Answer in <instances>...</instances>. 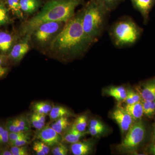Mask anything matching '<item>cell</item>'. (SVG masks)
Here are the masks:
<instances>
[{
  "instance_id": "cell-36",
  "label": "cell",
  "mask_w": 155,
  "mask_h": 155,
  "mask_svg": "<svg viewBox=\"0 0 155 155\" xmlns=\"http://www.w3.org/2000/svg\"><path fill=\"white\" fill-rule=\"evenodd\" d=\"M89 127H95V128H104V126L101 122L97 119H92L90 122Z\"/></svg>"
},
{
  "instance_id": "cell-2",
  "label": "cell",
  "mask_w": 155,
  "mask_h": 155,
  "mask_svg": "<svg viewBox=\"0 0 155 155\" xmlns=\"http://www.w3.org/2000/svg\"><path fill=\"white\" fill-rule=\"evenodd\" d=\"M84 0H49L41 11L23 22L19 29V37L31 36L34 31L45 22H61L66 23L75 15L78 6Z\"/></svg>"
},
{
  "instance_id": "cell-17",
  "label": "cell",
  "mask_w": 155,
  "mask_h": 155,
  "mask_svg": "<svg viewBox=\"0 0 155 155\" xmlns=\"http://www.w3.org/2000/svg\"><path fill=\"white\" fill-rule=\"evenodd\" d=\"M51 127L61 136L72 124L69 121V117H63L56 119Z\"/></svg>"
},
{
  "instance_id": "cell-29",
  "label": "cell",
  "mask_w": 155,
  "mask_h": 155,
  "mask_svg": "<svg viewBox=\"0 0 155 155\" xmlns=\"http://www.w3.org/2000/svg\"><path fill=\"white\" fill-rule=\"evenodd\" d=\"M30 131H19L17 132H10L9 134V143L23 137H29Z\"/></svg>"
},
{
  "instance_id": "cell-23",
  "label": "cell",
  "mask_w": 155,
  "mask_h": 155,
  "mask_svg": "<svg viewBox=\"0 0 155 155\" xmlns=\"http://www.w3.org/2000/svg\"><path fill=\"white\" fill-rule=\"evenodd\" d=\"M53 106L50 103L46 102H39L34 104L32 106L33 112L42 115H49Z\"/></svg>"
},
{
  "instance_id": "cell-13",
  "label": "cell",
  "mask_w": 155,
  "mask_h": 155,
  "mask_svg": "<svg viewBox=\"0 0 155 155\" xmlns=\"http://www.w3.org/2000/svg\"><path fill=\"white\" fill-rule=\"evenodd\" d=\"M139 94L143 101H155V78L143 84Z\"/></svg>"
},
{
  "instance_id": "cell-28",
  "label": "cell",
  "mask_w": 155,
  "mask_h": 155,
  "mask_svg": "<svg viewBox=\"0 0 155 155\" xmlns=\"http://www.w3.org/2000/svg\"><path fill=\"white\" fill-rule=\"evenodd\" d=\"M15 119L20 131H30V124L25 116H20L15 118Z\"/></svg>"
},
{
  "instance_id": "cell-6",
  "label": "cell",
  "mask_w": 155,
  "mask_h": 155,
  "mask_svg": "<svg viewBox=\"0 0 155 155\" xmlns=\"http://www.w3.org/2000/svg\"><path fill=\"white\" fill-rule=\"evenodd\" d=\"M65 24V22H45L34 31L31 37L34 41L41 46L49 45Z\"/></svg>"
},
{
  "instance_id": "cell-12",
  "label": "cell",
  "mask_w": 155,
  "mask_h": 155,
  "mask_svg": "<svg viewBox=\"0 0 155 155\" xmlns=\"http://www.w3.org/2000/svg\"><path fill=\"white\" fill-rule=\"evenodd\" d=\"M87 133V131L81 132L78 131L72 124L62 135V141L71 144L75 143Z\"/></svg>"
},
{
  "instance_id": "cell-9",
  "label": "cell",
  "mask_w": 155,
  "mask_h": 155,
  "mask_svg": "<svg viewBox=\"0 0 155 155\" xmlns=\"http://www.w3.org/2000/svg\"><path fill=\"white\" fill-rule=\"evenodd\" d=\"M112 119L117 123L122 133L127 132L133 124L134 120L124 108L118 107L112 113Z\"/></svg>"
},
{
  "instance_id": "cell-37",
  "label": "cell",
  "mask_w": 155,
  "mask_h": 155,
  "mask_svg": "<svg viewBox=\"0 0 155 155\" xmlns=\"http://www.w3.org/2000/svg\"><path fill=\"white\" fill-rule=\"evenodd\" d=\"M0 155H12L10 148L6 146L0 147Z\"/></svg>"
},
{
  "instance_id": "cell-42",
  "label": "cell",
  "mask_w": 155,
  "mask_h": 155,
  "mask_svg": "<svg viewBox=\"0 0 155 155\" xmlns=\"http://www.w3.org/2000/svg\"><path fill=\"white\" fill-rule=\"evenodd\" d=\"M5 125L4 126V125L0 124V137H1V136H2V134L3 132H4V131L5 130Z\"/></svg>"
},
{
  "instance_id": "cell-10",
  "label": "cell",
  "mask_w": 155,
  "mask_h": 155,
  "mask_svg": "<svg viewBox=\"0 0 155 155\" xmlns=\"http://www.w3.org/2000/svg\"><path fill=\"white\" fill-rule=\"evenodd\" d=\"M135 10L141 14L143 24L146 25L149 20L150 14L155 5V0H130Z\"/></svg>"
},
{
  "instance_id": "cell-38",
  "label": "cell",
  "mask_w": 155,
  "mask_h": 155,
  "mask_svg": "<svg viewBox=\"0 0 155 155\" xmlns=\"http://www.w3.org/2000/svg\"><path fill=\"white\" fill-rule=\"evenodd\" d=\"M33 150L35 152V153H36V155H45L44 153L41 151V150L39 148L36 146L35 145L33 144Z\"/></svg>"
},
{
  "instance_id": "cell-24",
  "label": "cell",
  "mask_w": 155,
  "mask_h": 155,
  "mask_svg": "<svg viewBox=\"0 0 155 155\" xmlns=\"http://www.w3.org/2000/svg\"><path fill=\"white\" fill-rule=\"evenodd\" d=\"M144 115L148 118H152L155 114V101H141Z\"/></svg>"
},
{
  "instance_id": "cell-5",
  "label": "cell",
  "mask_w": 155,
  "mask_h": 155,
  "mask_svg": "<svg viewBox=\"0 0 155 155\" xmlns=\"http://www.w3.org/2000/svg\"><path fill=\"white\" fill-rule=\"evenodd\" d=\"M145 134V127L141 120L134 122L122 143L117 147L118 150L123 153L134 152L143 141Z\"/></svg>"
},
{
  "instance_id": "cell-4",
  "label": "cell",
  "mask_w": 155,
  "mask_h": 155,
  "mask_svg": "<svg viewBox=\"0 0 155 155\" xmlns=\"http://www.w3.org/2000/svg\"><path fill=\"white\" fill-rule=\"evenodd\" d=\"M143 29L129 16H123L114 22L109 29L113 44L119 48L135 44L142 34Z\"/></svg>"
},
{
  "instance_id": "cell-19",
  "label": "cell",
  "mask_w": 155,
  "mask_h": 155,
  "mask_svg": "<svg viewBox=\"0 0 155 155\" xmlns=\"http://www.w3.org/2000/svg\"><path fill=\"white\" fill-rule=\"evenodd\" d=\"M49 116L50 120L54 121L61 117L72 116V114L67 108L62 106H53Z\"/></svg>"
},
{
  "instance_id": "cell-41",
  "label": "cell",
  "mask_w": 155,
  "mask_h": 155,
  "mask_svg": "<svg viewBox=\"0 0 155 155\" xmlns=\"http://www.w3.org/2000/svg\"><path fill=\"white\" fill-rule=\"evenodd\" d=\"M153 142V143L152 145L151 146L150 148V151L151 153L153 155H155V140Z\"/></svg>"
},
{
  "instance_id": "cell-30",
  "label": "cell",
  "mask_w": 155,
  "mask_h": 155,
  "mask_svg": "<svg viewBox=\"0 0 155 155\" xmlns=\"http://www.w3.org/2000/svg\"><path fill=\"white\" fill-rule=\"evenodd\" d=\"M68 152L67 147L61 142L54 146L51 150L52 154L54 155H66Z\"/></svg>"
},
{
  "instance_id": "cell-34",
  "label": "cell",
  "mask_w": 155,
  "mask_h": 155,
  "mask_svg": "<svg viewBox=\"0 0 155 155\" xmlns=\"http://www.w3.org/2000/svg\"><path fill=\"white\" fill-rule=\"evenodd\" d=\"M33 144L38 147L40 149L45 153V155L48 154L49 153L50 151V147L43 142L38 140V141L35 142Z\"/></svg>"
},
{
  "instance_id": "cell-8",
  "label": "cell",
  "mask_w": 155,
  "mask_h": 155,
  "mask_svg": "<svg viewBox=\"0 0 155 155\" xmlns=\"http://www.w3.org/2000/svg\"><path fill=\"white\" fill-rule=\"evenodd\" d=\"M35 137L49 147L55 146L62 142V136L49 125H45L43 128L38 130Z\"/></svg>"
},
{
  "instance_id": "cell-40",
  "label": "cell",
  "mask_w": 155,
  "mask_h": 155,
  "mask_svg": "<svg viewBox=\"0 0 155 155\" xmlns=\"http://www.w3.org/2000/svg\"><path fill=\"white\" fill-rule=\"evenodd\" d=\"M5 55L0 54V66H3L5 63Z\"/></svg>"
},
{
  "instance_id": "cell-44",
  "label": "cell",
  "mask_w": 155,
  "mask_h": 155,
  "mask_svg": "<svg viewBox=\"0 0 155 155\" xmlns=\"http://www.w3.org/2000/svg\"><path fill=\"white\" fill-rule=\"evenodd\" d=\"M4 1H5V0H4Z\"/></svg>"
},
{
  "instance_id": "cell-11",
  "label": "cell",
  "mask_w": 155,
  "mask_h": 155,
  "mask_svg": "<svg viewBox=\"0 0 155 155\" xmlns=\"http://www.w3.org/2000/svg\"><path fill=\"white\" fill-rule=\"evenodd\" d=\"M15 38L11 34L0 31V54L6 55L8 54L14 45Z\"/></svg>"
},
{
  "instance_id": "cell-21",
  "label": "cell",
  "mask_w": 155,
  "mask_h": 155,
  "mask_svg": "<svg viewBox=\"0 0 155 155\" xmlns=\"http://www.w3.org/2000/svg\"><path fill=\"white\" fill-rule=\"evenodd\" d=\"M5 2L9 11L13 15L19 19H23V12L21 10L19 0H5Z\"/></svg>"
},
{
  "instance_id": "cell-16",
  "label": "cell",
  "mask_w": 155,
  "mask_h": 155,
  "mask_svg": "<svg viewBox=\"0 0 155 155\" xmlns=\"http://www.w3.org/2000/svg\"><path fill=\"white\" fill-rule=\"evenodd\" d=\"M124 109L135 122L140 120L144 115L141 101L132 104H127Z\"/></svg>"
},
{
  "instance_id": "cell-26",
  "label": "cell",
  "mask_w": 155,
  "mask_h": 155,
  "mask_svg": "<svg viewBox=\"0 0 155 155\" xmlns=\"http://www.w3.org/2000/svg\"><path fill=\"white\" fill-rule=\"evenodd\" d=\"M98 2L102 5L108 11H111L115 10L121 3L125 0H96Z\"/></svg>"
},
{
  "instance_id": "cell-20",
  "label": "cell",
  "mask_w": 155,
  "mask_h": 155,
  "mask_svg": "<svg viewBox=\"0 0 155 155\" xmlns=\"http://www.w3.org/2000/svg\"><path fill=\"white\" fill-rule=\"evenodd\" d=\"M46 116L33 113L29 118V124L37 130H40L45 126Z\"/></svg>"
},
{
  "instance_id": "cell-1",
  "label": "cell",
  "mask_w": 155,
  "mask_h": 155,
  "mask_svg": "<svg viewBox=\"0 0 155 155\" xmlns=\"http://www.w3.org/2000/svg\"><path fill=\"white\" fill-rule=\"evenodd\" d=\"M82 14L81 9L65 23L49 45L52 53L64 59H73L83 55L94 44L83 30Z\"/></svg>"
},
{
  "instance_id": "cell-25",
  "label": "cell",
  "mask_w": 155,
  "mask_h": 155,
  "mask_svg": "<svg viewBox=\"0 0 155 155\" xmlns=\"http://www.w3.org/2000/svg\"><path fill=\"white\" fill-rule=\"evenodd\" d=\"M87 117L86 115H82L76 118L72 124L73 127L80 132H85L87 126Z\"/></svg>"
},
{
  "instance_id": "cell-3",
  "label": "cell",
  "mask_w": 155,
  "mask_h": 155,
  "mask_svg": "<svg viewBox=\"0 0 155 155\" xmlns=\"http://www.w3.org/2000/svg\"><path fill=\"white\" fill-rule=\"evenodd\" d=\"M82 9L83 30L94 44L107 28L110 12L96 0H90Z\"/></svg>"
},
{
  "instance_id": "cell-33",
  "label": "cell",
  "mask_w": 155,
  "mask_h": 155,
  "mask_svg": "<svg viewBox=\"0 0 155 155\" xmlns=\"http://www.w3.org/2000/svg\"><path fill=\"white\" fill-rule=\"evenodd\" d=\"M29 139H30L29 137H23V138L19 139L15 141L9 143L8 145L9 146H23L27 144Z\"/></svg>"
},
{
  "instance_id": "cell-7",
  "label": "cell",
  "mask_w": 155,
  "mask_h": 155,
  "mask_svg": "<svg viewBox=\"0 0 155 155\" xmlns=\"http://www.w3.org/2000/svg\"><path fill=\"white\" fill-rule=\"evenodd\" d=\"M31 36L26 35L13 45L8 55L9 59L15 62H19L30 49L29 41Z\"/></svg>"
},
{
  "instance_id": "cell-39",
  "label": "cell",
  "mask_w": 155,
  "mask_h": 155,
  "mask_svg": "<svg viewBox=\"0 0 155 155\" xmlns=\"http://www.w3.org/2000/svg\"><path fill=\"white\" fill-rule=\"evenodd\" d=\"M8 71V68L3 67V66H0V78L5 75Z\"/></svg>"
},
{
  "instance_id": "cell-43",
  "label": "cell",
  "mask_w": 155,
  "mask_h": 155,
  "mask_svg": "<svg viewBox=\"0 0 155 155\" xmlns=\"http://www.w3.org/2000/svg\"><path fill=\"white\" fill-rule=\"evenodd\" d=\"M152 140L153 141H154L155 140V125L154 128L153 132Z\"/></svg>"
},
{
  "instance_id": "cell-32",
  "label": "cell",
  "mask_w": 155,
  "mask_h": 155,
  "mask_svg": "<svg viewBox=\"0 0 155 155\" xmlns=\"http://www.w3.org/2000/svg\"><path fill=\"white\" fill-rule=\"evenodd\" d=\"M5 126L10 132H17L20 131L15 119H10L8 120L6 122Z\"/></svg>"
},
{
  "instance_id": "cell-22",
  "label": "cell",
  "mask_w": 155,
  "mask_h": 155,
  "mask_svg": "<svg viewBox=\"0 0 155 155\" xmlns=\"http://www.w3.org/2000/svg\"><path fill=\"white\" fill-rule=\"evenodd\" d=\"M9 11L5 1L0 0V27L11 22Z\"/></svg>"
},
{
  "instance_id": "cell-14",
  "label": "cell",
  "mask_w": 155,
  "mask_h": 155,
  "mask_svg": "<svg viewBox=\"0 0 155 155\" xmlns=\"http://www.w3.org/2000/svg\"><path fill=\"white\" fill-rule=\"evenodd\" d=\"M92 143L88 141H78L72 143L70 147L72 153L74 155H86L92 150Z\"/></svg>"
},
{
  "instance_id": "cell-31",
  "label": "cell",
  "mask_w": 155,
  "mask_h": 155,
  "mask_svg": "<svg viewBox=\"0 0 155 155\" xmlns=\"http://www.w3.org/2000/svg\"><path fill=\"white\" fill-rule=\"evenodd\" d=\"M12 155H28V148L26 145L23 146H10Z\"/></svg>"
},
{
  "instance_id": "cell-15",
  "label": "cell",
  "mask_w": 155,
  "mask_h": 155,
  "mask_svg": "<svg viewBox=\"0 0 155 155\" xmlns=\"http://www.w3.org/2000/svg\"><path fill=\"white\" fill-rule=\"evenodd\" d=\"M19 3L22 12L27 14L36 12L42 4L41 0H19Z\"/></svg>"
},
{
  "instance_id": "cell-35",
  "label": "cell",
  "mask_w": 155,
  "mask_h": 155,
  "mask_svg": "<svg viewBox=\"0 0 155 155\" xmlns=\"http://www.w3.org/2000/svg\"><path fill=\"white\" fill-rule=\"evenodd\" d=\"M104 130V128H95V127H88L87 133L90 134L92 136H95L101 134Z\"/></svg>"
},
{
  "instance_id": "cell-18",
  "label": "cell",
  "mask_w": 155,
  "mask_h": 155,
  "mask_svg": "<svg viewBox=\"0 0 155 155\" xmlns=\"http://www.w3.org/2000/svg\"><path fill=\"white\" fill-rule=\"evenodd\" d=\"M105 92L119 102L124 101L127 96V91L123 86L112 87L107 89Z\"/></svg>"
},
{
  "instance_id": "cell-27",
  "label": "cell",
  "mask_w": 155,
  "mask_h": 155,
  "mask_svg": "<svg viewBox=\"0 0 155 155\" xmlns=\"http://www.w3.org/2000/svg\"><path fill=\"white\" fill-rule=\"evenodd\" d=\"M141 97L140 95L133 90H128L127 91V96L124 101L127 104H132L141 101Z\"/></svg>"
}]
</instances>
